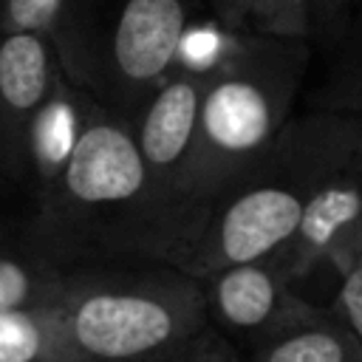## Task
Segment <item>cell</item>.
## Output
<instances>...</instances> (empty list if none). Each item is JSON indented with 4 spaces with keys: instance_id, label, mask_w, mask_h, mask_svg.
<instances>
[{
    "instance_id": "cell-1",
    "label": "cell",
    "mask_w": 362,
    "mask_h": 362,
    "mask_svg": "<svg viewBox=\"0 0 362 362\" xmlns=\"http://www.w3.org/2000/svg\"><path fill=\"white\" fill-rule=\"evenodd\" d=\"M356 156H362V116L337 110L291 116L266 156L221 195L175 269L204 280L277 252L297 232L322 181Z\"/></svg>"
},
{
    "instance_id": "cell-2",
    "label": "cell",
    "mask_w": 362,
    "mask_h": 362,
    "mask_svg": "<svg viewBox=\"0 0 362 362\" xmlns=\"http://www.w3.org/2000/svg\"><path fill=\"white\" fill-rule=\"evenodd\" d=\"M311 48V40L263 34L246 57L206 82L184 178L181 246L173 266L192 246L221 195L266 156L291 122Z\"/></svg>"
},
{
    "instance_id": "cell-3",
    "label": "cell",
    "mask_w": 362,
    "mask_h": 362,
    "mask_svg": "<svg viewBox=\"0 0 362 362\" xmlns=\"http://www.w3.org/2000/svg\"><path fill=\"white\" fill-rule=\"evenodd\" d=\"M201 3L65 0L51 37L65 74L96 102L130 119L173 74L181 31L201 14Z\"/></svg>"
},
{
    "instance_id": "cell-4",
    "label": "cell",
    "mask_w": 362,
    "mask_h": 362,
    "mask_svg": "<svg viewBox=\"0 0 362 362\" xmlns=\"http://www.w3.org/2000/svg\"><path fill=\"white\" fill-rule=\"evenodd\" d=\"M57 308L76 362H147L189 345L209 325L201 280L167 263L68 277Z\"/></svg>"
},
{
    "instance_id": "cell-5",
    "label": "cell",
    "mask_w": 362,
    "mask_h": 362,
    "mask_svg": "<svg viewBox=\"0 0 362 362\" xmlns=\"http://www.w3.org/2000/svg\"><path fill=\"white\" fill-rule=\"evenodd\" d=\"M40 206L57 243L147 260L144 167L130 119L93 99L76 150Z\"/></svg>"
},
{
    "instance_id": "cell-6",
    "label": "cell",
    "mask_w": 362,
    "mask_h": 362,
    "mask_svg": "<svg viewBox=\"0 0 362 362\" xmlns=\"http://www.w3.org/2000/svg\"><path fill=\"white\" fill-rule=\"evenodd\" d=\"M206 82L170 74L130 116L144 167L147 260L173 266L181 246L184 178Z\"/></svg>"
},
{
    "instance_id": "cell-7",
    "label": "cell",
    "mask_w": 362,
    "mask_h": 362,
    "mask_svg": "<svg viewBox=\"0 0 362 362\" xmlns=\"http://www.w3.org/2000/svg\"><path fill=\"white\" fill-rule=\"evenodd\" d=\"M201 286L209 325L246 348L311 305L294 288L277 252L212 272Z\"/></svg>"
},
{
    "instance_id": "cell-8",
    "label": "cell",
    "mask_w": 362,
    "mask_h": 362,
    "mask_svg": "<svg viewBox=\"0 0 362 362\" xmlns=\"http://www.w3.org/2000/svg\"><path fill=\"white\" fill-rule=\"evenodd\" d=\"M362 232V156L339 167L308 201L297 232L277 249L294 288L320 269L342 263Z\"/></svg>"
},
{
    "instance_id": "cell-9",
    "label": "cell",
    "mask_w": 362,
    "mask_h": 362,
    "mask_svg": "<svg viewBox=\"0 0 362 362\" xmlns=\"http://www.w3.org/2000/svg\"><path fill=\"white\" fill-rule=\"evenodd\" d=\"M62 71L54 37L14 31L0 37V153L11 170L20 161L23 130L48 99Z\"/></svg>"
},
{
    "instance_id": "cell-10",
    "label": "cell",
    "mask_w": 362,
    "mask_h": 362,
    "mask_svg": "<svg viewBox=\"0 0 362 362\" xmlns=\"http://www.w3.org/2000/svg\"><path fill=\"white\" fill-rule=\"evenodd\" d=\"M90 102L93 96L82 90L62 68L57 74V82L48 99L40 105V110L25 124L23 141H20L17 173H23L31 181L34 192L40 195V204L54 192L57 181L62 178L76 150V141L85 130Z\"/></svg>"
},
{
    "instance_id": "cell-11",
    "label": "cell",
    "mask_w": 362,
    "mask_h": 362,
    "mask_svg": "<svg viewBox=\"0 0 362 362\" xmlns=\"http://www.w3.org/2000/svg\"><path fill=\"white\" fill-rule=\"evenodd\" d=\"M243 356L246 362H362V342L334 308L311 303Z\"/></svg>"
},
{
    "instance_id": "cell-12",
    "label": "cell",
    "mask_w": 362,
    "mask_h": 362,
    "mask_svg": "<svg viewBox=\"0 0 362 362\" xmlns=\"http://www.w3.org/2000/svg\"><path fill=\"white\" fill-rule=\"evenodd\" d=\"M263 34L235 28L223 20H218L209 8L187 23L181 31L175 57H173V74H189L204 82L223 74L229 65H235L240 57H246Z\"/></svg>"
},
{
    "instance_id": "cell-13",
    "label": "cell",
    "mask_w": 362,
    "mask_h": 362,
    "mask_svg": "<svg viewBox=\"0 0 362 362\" xmlns=\"http://www.w3.org/2000/svg\"><path fill=\"white\" fill-rule=\"evenodd\" d=\"M57 305L0 311V362H76Z\"/></svg>"
},
{
    "instance_id": "cell-14",
    "label": "cell",
    "mask_w": 362,
    "mask_h": 362,
    "mask_svg": "<svg viewBox=\"0 0 362 362\" xmlns=\"http://www.w3.org/2000/svg\"><path fill=\"white\" fill-rule=\"evenodd\" d=\"M334 59L325 82L311 99V110H337L362 116V0H354L351 14L337 34Z\"/></svg>"
},
{
    "instance_id": "cell-15",
    "label": "cell",
    "mask_w": 362,
    "mask_h": 362,
    "mask_svg": "<svg viewBox=\"0 0 362 362\" xmlns=\"http://www.w3.org/2000/svg\"><path fill=\"white\" fill-rule=\"evenodd\" d=\"M204 3L218 20L235 28L272 34V37L311 40L317 45V34L305 0H204Z\"/></svg>"
},
{
    "instance_id": "cell-16",
    "label": "cell",
    "mask_w": 362,
    "mask_h": 362,
    "mask_svg": "<svg viewBox=\"0 0 362 362\" xmlns=\"http://www.w3.org/2000/svg\"><path fill=\"white\" fill-rule=\"evenodd\" d=\"M68 277L51 266L0 252V311L51 308L62 300Z\"/></svg>"
},
{
    "instance_id": "cell-17",
    "label": "cell",
    "mask_w": 362,
    "mask_h": 362,
    "mask_svg": "<svg viewBox=\"0 0 362 362\" xmlns=\"http://www.w3.org/2000/svg\"><path fill=\"white\" fill-rule=\"evenodd\" d=\"M331 308L362 342V232L337 266V294Z\"/></svg>"
},
{
    "instance_id": "cell-18",
    "label": "cell",
    "mask_w": 362,
    "mask_h": 362,
    "mask_svg": "<svg viewBox=\"0 0 362 362\" xmlns=\"http://www.w3.org/2000/svg\"><path fill=\"white\" fill-rule=\"evenodd\" d=\"M65 0H3L0 3V34L37 31L54 34L62 17Z\"/></svg>"
},
{
    "instance_id": "cell-19",
    "label": "cell",
    "mask_w": 362,
    "mask_h": 362,
    "mask_svg": "<svg viewBox=\"0 0 362 362\" xmlns=\"http://www.w3.org/2000/svg\"><path fill=\"white\" fill-rule=\"evenodd\" d=\"M184 362H246L243 351H238L235 342H229L223 334H218L212 325H206L187 348Z\"/></svg>"
},
{
    "instance_id": "cell-20",
    "label": "cell",
    "mask_w": 362,
    "mask_h": 362,
    "mask_svg": "<svg viewBox=\"0 0 362 362\" xmlns=\"http://www.w3.org/2000/svg\"><path fill=\"white\" fill-rule=\"evenodd\" d=\"M314 23V34L320 42H334L337 34L342 31L354 0H305Z\"/></svg>"
},
{
    "instance_id": "cell-21",
    "label": "cell",
    "mask_w": 362,
    "mask_h": 362,
    "mask_svg": "<svg viewBox=\"0 0 362 362\" xmlns=\"http://www.w3.org/2000/svg\"><path fill=\"white\" fill-rule=\"evenodd\" d=\"M187 348H189V345H184V348H178V351H173V354H164V356L147 359V362H184V354H187Z\"/></svg>"
}]
</instances>
